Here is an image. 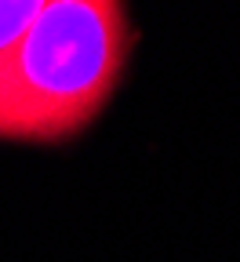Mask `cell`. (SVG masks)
Returning <instances> with one entry per match:
<instances>
[{"label": "cell", "mask_w": 240, "mask_h": 262, "mask_svg": "<svg viewBox=\"0 0 240 262\" xmlns=\"http://www.w3.org/2000/svg\"><path fill=\"white\" fill-rule=\"evenodd\" d=\"M131 18L117 0H40L0 51V139H73L113 98L131 58Z\"/></svg>", "instance_id": "cell-1"}, {"label": "cell", "mask_w": 240, "mask_h": 262, "mask_svg": "<svg viewBox=\"0 0 240 262\" xmlns=\"http://www.w3.org/2000/svg\"><path fill=\"white\" fill-rule=\"evenodd\" d=\"M37 11H40V0H0V51L11 48L29 29Z\"/></svg>", "instance_id": "cell-2"}]
</instances>
